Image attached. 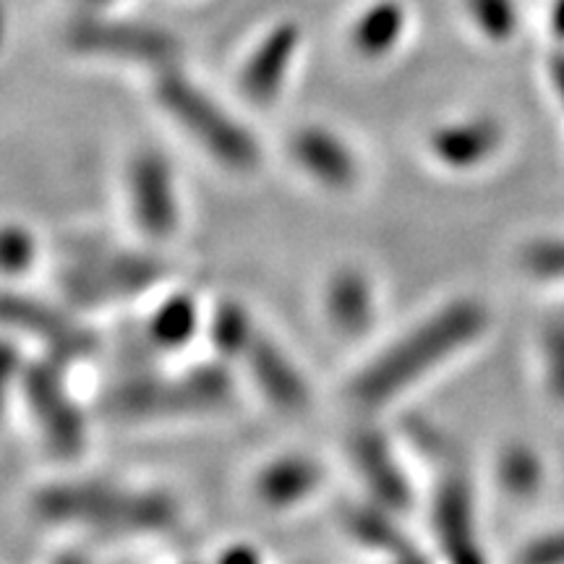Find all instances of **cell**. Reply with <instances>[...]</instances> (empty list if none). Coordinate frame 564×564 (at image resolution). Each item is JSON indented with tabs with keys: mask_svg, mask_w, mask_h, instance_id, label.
<instances>
[{
	"mask_svg": "<svg viewBox=\"0 0 564 564\" xmlns=\"http://www.w3.org/2000/svg\"><path fill=\"white\" fill-rule=\"evenodd\" d=\"M303 47V32L295 21H280L246 55L236 74L238 95L251 108H274L288 89Z\"/></svg>",
	"mask_w": 564,
	"mask_h": 564,
	"instance_id": "8fae6325",
	"label": "cell"
},
{
	"mask_svg": "<svg viewBox=\"0 0 564 564\" xmlns=\"http://www.w3.org/2000/svg\"><path fill=\"white\" fill-rule=\"evenodd\" d=\"M152 97L167 121L217 167L232 175L259 171L262 144L253 131L181 66L152 76Z\"/></svg>",
	"mask_w": 564,
	"mask_h": 564,
	"instance_id": "3957f363",
	"label": "cell"
},
{
	"mask_svg": "<svg viewBox=\"0 0 564 564\" xmlns=\"http://www.w3.org/2000/svg\"><path fill=\"white\" fill-rule=\"evenodd\" d=\"M324 484V465L312 455L288 453L272 457L253 478V497L267 510L285 512L314 497Z\"/></svg>",
	"mask_w": 564,
	"mask_h": 564,
	"instance_id": "2e32d148",
	"label": "cell"
},
{
	"mask_svg": "<svg viewBox=\"0 0 564 564\" xmlns=\"http://www.w3.org/2000/svg\"><path fill=\"white\" fill-rule=\"evenodd\" d=\"M241 364L251 373V382L264 394V400L278 411L301 413L312 403L306 377L293 361L291 352L282 350L270 337L257 333L241 356Z\"/></svg>",
	"mask_w": 564,
	"mask_h": 564,
	"instance_id": "9a60e30c",
	"label": "cell"
},
{
	"mask_svg": "<svg viewBox=\"0 0 564 564\" xmlns=\"http://www.w3.org/2000/svg\"><path fill=\"white\" fill-rule=\"evenodd\" d=\"M126 202L131 223L150 243H165L181 228L178 183L171 162L154 150H141L126 167Z\"/></svg>",
	"mask_w": 564,
	"mask_h": 564,
	"instance_id": "9c48e42d",
	"label": "cell"
},
{
	"mask_svg": "<svg viewBox=\"0 0 564 564\" xmlns=\"http://www.w3.org/2000/svg\"><path fill=\"white\" fill-rule=\"evenodd\" d=\"M382 564H432V562H429V556L419 552V549H411V552L392 556V560H384Z\"/></svg>",
	"mask_w": 564,
	"mask_h": 564,
	"instance_id": "f1b7e54d",
	"label": "cell"
},
{
	"mask_svg": "<svg viewBox=\"0 0 564 564\" xmlns=\"http://www.w3.org/2000/svg\"><path fill=\"white\" fill-rule=\"evenodd\" d=\"M215 564H264L262 554L251 544H228L217 554Z\"/></svg>",
	"mask_w": 564,
	"mask_h": 564,
	"instance_id": "83f0119b",
	"label": "cell"
},
{
	"mask_svg": "<svg viewBox=\"0 0 564 564\" xmlns=\"http://www.w3.org/2000/svg\"><path fill=\"white\" fill-rule=\"evenodd\" d=\"M489 308L478 299H455L413 324L358 369L348 387L352 405L379 411L468 350L489 329Z\"/></svg>",
	"mask_w": 564,
	"mask_h": 564,
	"instance_id": "6da1fadb",
	"label": "cell"
},
{
	"mask_svg": "<svg viewBox=\"0 0 564 564\" xmlns=\"http://www.w3.org/2000/svg\"><path fill=\"white\" fill-rule=\"evenodd\" d=\"M63 369L66 366L45 358L24 364L17 379L26 413L45 447L58 457H76L87 447V419L68 390Z\"/></svg>",
	"mask_w": 564,
	"mask_h": 564,
	"instance_id": "52a82bcc",
	"label": "cell"
},
{
	"mask_svg": "<svg viewBox=\"0 0 564 564\" xmlns=\"http://www.w3.org/2000/svg\"><path fill=\"white\" fill-rule=\"evenodd\" d=\"M232 394L236 382L225 364L207 361L175 377L133 373L102 394V405L121 421H154L220 411L230 403Z\"/></svg>",
	"mask_w": 564,
	"mask_h": 564,
	"instance_id": "277c9868",
	"label": "cell"
},
{
	"mask_svg": "<svg viewBox=\"0 0 564 564\" xmlns=\"http://www.w3.org/2000/svg\"><path fill=\"white\" fill-rule=\"evenodd\" d=\"M394 518H398V512L387 510L377 502H364L345 507L340 525L358 546L369 549L373 554H382V560H392V556L415 549L413 541L408 539L405 528Z\"/></svg>",
	"mask_w": 564,
	"mask_h": 564,
	"instance_id": "d6986e66",
	"label": "cell"
},
{
	"mask_svg": "<svg viewBox=\"0 0 564 564\" xmlns=\"http://www.w3.org/2000/svg\"><path fill=\"white\" fill-rule=\"evenodd\" d=\"M167 278V264L147 251L84 249L63 267L61 291L84 308L133 301Z\"/></svg>",
	"mask_w": 564,
	"mask_h": 564,
	"instance_id": "5b68a950",
	"label": "cell"
},
{
	"mask_svg": "<svg viewBox=\"0 0 564 564\" xmlns=\"http://www.w3.org/2000/svg\"><path fill=\"white\" fill-rule=\"evenodd\" d=\"M324 319L340 340H361L377 319V295L358 267H340L324 285Z\"/></svg>",
	"mask_w": 564,
	"mask_h": 564,
	"instance_id": "e0dca14e",
	"label": "cell"
},
{
	"mask_svg": "<svg viewBox=\"0 0 564 564\" xmlns=\"http://www.w3.org/2000/svg\"><path fill=\"white\" fill-rule=\"evenodd\" d=\"M429 520L442 564H489L474 499V486L463 468H447L436 478Z\"/></svg>",
	"mask_w": 564,
	"mask_h": 564,
	"instance_id": "ba28073f",
	"label": "cell"
},
{
	"mask_svg": "<svg viewBox=\"0 0 564 564\" xmlns=\"http://www.w3.org/2000/svg\"><path fill=\"white\" fill-rule=\"evenodd\" d=\"M544 366L549 392L564 405V319H556L544 329Z\"/></svg>",
	"mask_w": 564,
	"mask_h": 564,
	"instance_id": "484cf974",
	"label": "cell"
},
{
	"mask_svg": "<svg viewBox=\"0 0 564 564\" xmlns=\"http://www.w3.org/2000/svg\"><path fill=\"white\" fill-rule=\"evenodd\" d=\"M53 564H89V560H87V556H82V554L68 552V554H61Z\"/></svg>",
	"mask_w": 564,
	"mask_h": 564,
	"instance_id": "1f68e13d",
	"label": "cell"
},
{
	"mask_svg": "<svg viewBox=\"0 0 564 564\" xmlns=\"http://www.w3.org/2000/svg\"><path fill=\"white\" fill-rule=\"evenodd\" d=\"M505 144V129L494 118L470 116L442 123L429 133L426 150L436 165L449 173L481 171Z\"/></svg>",
	"mask_w": 564,
	"mask_h": 564,
	"instance_id": "5bb4252c",
	"label": "cell"
},
{
	"mask_svg": "<svg viewBox=\"0 0 564 564\" xmlns=\"http://www.w3.org/2000/svg\"><path fill=\"white\" fill-rule=\"evenodd\" d=\"M32 510L45 523L110 535L162 533L178 520V505L165 491L131 489L95 478L42 486L32 497Z\"/></svg>",
	"mask_w": 564,
	"mask_h": 564,
	"instance_id": "7a4b0ae2",
	"label": "cell"
},
{
	"mask_svg": "<svg viewBox=\"0 0 564 564\" xmlns=\"http://www.w3.org/2000/svg\"><path fill=\"white\" fill-rule=\"evenodd\" d=\"M66 45L82 58L152 68V76L181 66L183 58L181 40L162 26L108 19L102 13H82L66 30Z\"/></svg>",
	"mask_w": 564,
	"mask_h": 564,
	"instance_id": "8992f818",
	"label": "cell"
},
{
	"mask_svg": "<svg viewBox=\"0 0 564 564\" xmlns=\"http://www.w3.org/2000/svg\"><path fill=\"white\" fill-rule=\"evenodd\" d=\"M202 308L192 293L165 295L144 324V337L160 350H181L202 329Z\"/></svg>",
	"mask_w": 564,
	"mask_h": 564,
	"instance_id": "ffe728a7",
	"label": "cell"
},
{
	"mask_svg": "<svg viewBox=\"0 0 564 564\" xmlns=\"http://www.w3.org/2000/svg\"><path fill=\"white\" fill-rule=\"evenodd\" d=\"M288 158L324 192H352L361 181V160L340 133L327 126H303L288 139Z\"/></svg>",
	"mask_w": 564,
	"mask_h": 564,
	"instance_id": "4fadbf2b",
	"label": "cell"
},
{
	"mask_svg": "<svg viewBox=\"0 0 564 564\" xmlns=\"http://www.w3.org/2000/svg\"><path fill=\"white\" fill-rule=\"evenodd\" d=\"M554 30L560 37H564V0L554 6Z\"/></svg>",
	"mask_w": 564,
	"mask_h": 564,
	"instance_id": "4dcf8cb0",
	"label": "cell"
},
{
	"mask_svg": "<svg viewBox=\"0 0 564 564\" xmlns=\"http://www.w3.org/2000/svg\"><path fill=\"white\" fill-rule=\"evenodd\" d=\"M0 257H3L6 274H11V278L30 272L34 259H37V241H34L32 230L24 225H6Z\"/></svg>",
	"mask_w": 564,
	"mask_h": 564,
	"instance_id": "cb8c5ba5",
	"label": "cell"
},
{
	"mask_svg": "<svg viewBox=\"0 0 564 564\" xmlns=\"http://www.w3.org/2000/svg\"><path fill=\"white\" fill-rule=\"evenodd\" d=\"M207 333L212 345H215V350L220 352V358H236V361H241V356L251 345L253 337H257L259 329L241 303L223 301L217 303L215 312L209 314Z\"/></svg>",
	"mask_w": 564,
	"mask_h": 564,
	"instance_id": "7402d4cb",
	"label": "cell"
},
{
	"mask_svg": "<svg viewBox=\"0 0 564 564\" xmlns=\"http://www.w3.org/2000/svg\"><path fill=\"white\" fill-rule=\"evenodd\" d=\"M411 17L400 0H377L352 19L348 30L350 51L364 61H382L403 45Z\"/></svg>",
	"mask_w": 564,
	"mask_h": 564,
	"instance_id": "ac0fdd59",
	"label": "cell"
},
{
	"mask_svg": "<svg viewBox=\"0 0 564 564\" xmlns=\"http://www.w3.org/2000/svg\"><path fill=\"white\" fill-rule=\"evenodd\" d=\"M518 564H564V531L533 539L518 554Z\"/></svg>",
	"mask_w": 564,
	"mask_h": 564,
	"instance_id": "4316f807",
	"label": "cell"
},
{
	"mask_svg": "<svg viewBox=\"0 0 564 564\" xmlns=\"http://www.w3.org/2000/svg\"><path fill=\"white\" fill-rule=\"evenodd\" d=\"M3 319L19 333L30 335L45 348V358L68 366L84 361L97 348V335L87 324L53 306V303L32 299L24 293H6Z\"/></svg>",
	"mask_w": 564,
	"mask_h": 564,
	"instance_id": "30bf717a",
	"label": "cell"
},
{
	"mask_svg": "<svg viewBox=\"0 0 564 564\" xmlns=\"http://www.w3.org/2000/svg\"><path fill=\"white\" fill-rule=\"evenodd\" d=\"M497 484L507 497L528 499L544 484V463L528 444H507L497 457Z\"/></svg>",
	"mask_w": 564,
	"mask_h": 564,
	"instance_id": "44dd1931",
	"label": "cell"
},
{
	"mask_svg": "<svg viewBox=\"0 0 564 564\" xmlns=\"http://www.w3.org/2000/svg\"><path fill=\"white\" fill-rule=\"evenodd\" d=\"M348 453L371 502L405 514L413 507V484L390 436L382 429L361 426L350 434Z\"/></svg>",
	"mask_w": 564,
	"mask_h": 564,
	"instance_id": "7c38bea8",
	"label": "cell"
},
{
	"mask_svg": "<svg viewBox=\"0 0 564 564\" xmlns=\"http://www.w3.org/2000/svg\"><path fill=\"white\" fill-rule=\"evenodd\" d=\"M76 3H79L82 13H102L108 11L116 0H76Z\"/></svg>",
	"mask_w": 564,
	"mask_h": 564,
	"instance_id": "f546056e",
	"label": "cell"
},
{
	"mask_svg": "<svg viewBox=\"0 0 564 564\" xmlns=\"http://www.w3.org/2000/svg\"><path fill=\"white\" fill-rule=\"evenodd\" d=\"M523 267L535 278L564 280V238H546L525 246Z\"/></svg>",
	"mask_w": 564,
	"mask_h": 564,
	"instance_id": "d4e9b609",
	"label": "cell"
},
{
	"mask_svg": "<svg viewBox=\"0 0 564 564\" xmlns=\"http://www.w3.org/2000/svg\"><path fill=\"white\" fill-rule=\"evenodd\" d=\"M465 11L474 30L491 42L510 40L518 26L514 0H465Z\"/></svg>",
	"mask_w": 564,
	"mask_h": 564,
	"instance_id": "603a6c76",
	"label": "cell"
},
{
	"mask_svg": "<svg viewBox=\"0 0 564 564\" xmlns=\"http://www.w3.org/2000/svg\"><path fill=\"white\" fill-rule=\"evenodd\" d=\"M186 564H199V562H186Z\"/></svg>",
	"mask_w": 564,
	"mask_h": 564,
	"instance_id": "d6a6232c",
	"label": "cell"
}]
</instances>
